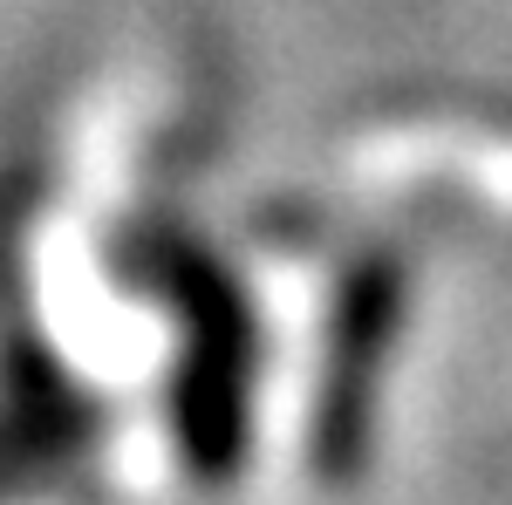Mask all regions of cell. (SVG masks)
Returning <instances> with one entry per match:
<instances>
[{"label": "cell", "instance_id": "2", "mask_svg": "<svg viewBox=\"0 0 512 505\" xmlns=\"http://www.w3.org/2000/svg\"><path fill=\"white\" fill-rule=\"evenodd\" d=\"M35 198L41 178L28 157L0 164V492L76 465L103 430V410L76 389L62 355L35 328V301H28Z\"/></svg>", "mask_w": 512, "mask_h": 505}, {"label": "cell", "instance_id": "1", "mask_svg": "<svg viewBox=\"0 0 512 505\" xmlns=\"http://www.w3.org/2000/svg\"><path fill=\"white\" fill-rule=\"evenodd\" d=\"M110 267L123 287L158 294L178 314L185 328L178 383H171L178 458L192 478L226 485L253 444V376H260V314L239 273L171 219H130L110 239Z\"/></svg>", "mask_w": 512, "mask_h": 505}, {"label": "cell", "instance_id": "3", "mask_svg": "<svg viewBox=\"0 0 512 505\" xmlns=\"http://www.w3.org/2000/svg\"><path fill=\"white\" fill-rule=\"evenodd\" d=\"M403 294H410V267L396 246H362L335 280L321 389L308 410V471L328 492H349L376 458V396L403 328Z\"/></svg>", "mask_w": 512, "mask_h": 505}]
</instances>
